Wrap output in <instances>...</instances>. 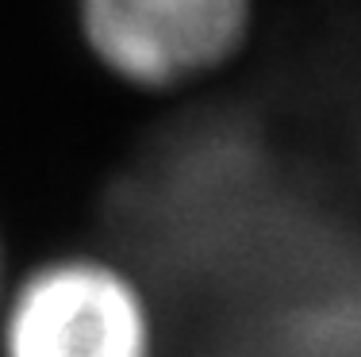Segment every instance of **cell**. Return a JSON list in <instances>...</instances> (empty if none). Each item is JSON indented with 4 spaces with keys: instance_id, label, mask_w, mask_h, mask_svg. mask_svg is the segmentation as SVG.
<instances>
[{
    "instance_id": "obj_1",
    "label": "cell",
    "mask_w": 361,
    "mask_h": 357,
    "mask_svg": "<svg viewBox=\"0 0 361 357\" xmlns=\"http://www.w3.org/2000/svg\"><path fill=\"white\" fill-rule=\"evenodd\" d=\"M0 357H154L142 288L100 258H58L12 292Z\"/></svg>"
},
{
    "instance_id": "obj_2",
    "label": "cell",
    "mask_w": 361,
    "mask_h": 357,
    "mask_svg": "<svg viewBox=\"0 0 361 357\" xmlns=\"http://www.w3.org/2000/svg\"><path fill=\"white\" fill-rule=\"evenodd\" d=\"M77 23L108 73L135 89H177L243 50L254 0H77Z\"/></svg>"
}]
</instances>
